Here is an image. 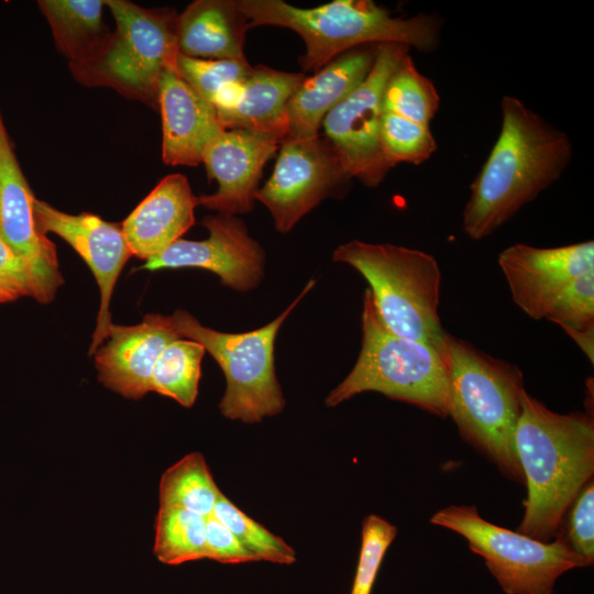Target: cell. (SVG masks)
<instances>
[{
    "mask_svg": "<svg viewBox=\"0 0 594 594\" xmlns=\"http://www.w3.org/2000/svg\"><path fill=\"white\" fill-rule=\"evenodd\" d=\"M364 392H377L430 414L449 416L450 387L442 355L426 343L387 329L369 288L363 296L358 360L346 377L328 394L326 405L336 407Z\"/></svg>",
    "mask_w": 594,
    "mask_h": 594,
    "instance_id": "6",
    "label": "cell"
},
{
    "mask_svg": "<svg viewBox=\"0 0 594 594\" xmlns=\"http://www.w3.org/2000/svg\"><path fill=\"white\" fill-rule=\"evenodd\" d=\"M332 260L352 266L366 279L387 329L441 351L447 331L439 316L441 271L433 255L391 243L352 240L340 244Z\"/></svg>",
    "mask_w": 594,
    "mask_h": 594,
    "instance_id": "5",
    "label": "cell"
},
{
    "mask_svg": "<svg viewBox=\"0 0 594 594\" xmlns=\"http://www.w3.org/2000/svg\"><path fill=\"white\" fill-rule=\"evenodd\" d=\"M34 217L42 234L53 232L65 240L86 262L100 290V306L89 354L108 338L110 301L117 279L132 255L121 227L96 215H69L45 201L34 200Z\"/></svg>",
    "mask_w": 594,
    "mask_h": 594,
    "instance_id": "13",
    "label": "cell"
},
{
    "mask_svg": "<svg viewBox=\"0 0 594 594\" xmlns=\"http://www.w3.org/2000/svg\"><path fill=\"white\" fill-rule=\"evenodd\" d=\"M206 518L187 509L160 506L153 548L157 560L177 565L205 559Z\"/></svg>",
    "mask_w": 594,
    "mask_h": 594,
    "instance_id": "26",
    "label": "cell"
},
{
    "mask_svg": "<svg viewBox=\"0 0 594 594\" xmlns=\"http://www.w3.org/2000/svg\"><path fill=\"white\" fill-rule=\"evenodd\" d=\"M249 20L235 0H198L176 18L178 53L201 59H246Z\"/></svg>",
    "mask_w": 594,
    "mask_h": 594,
    "instance_id": "21",
    "label": "cell"
},
{
    "mask_svg": "<svg viewBox=\"0 0 594 594\" xmlns=\"http://www.w3.org/2000/svg\"><path fill=\"white\" fill-rule=\"evenodd\" d=\"M409 47L397 43L378 44L366 78L324 117V139L350 178L376 187L391 165L381 146L383 92L386 81Z\"/></svg>",
    "mask_w": 594,
    "mask_h": 594,
    "instance_id": "9",
    "label": "cell"
},
{
    "mask_svg": "<svg viewBox=\"0 0 594 594\" xmlns=\"http://www.w3.org/2000/svg\"><path fill=\"white\" fill-rule=\"evenodd\" d=\"M180 77L209 103L229 86L242 82L253 66L246 59H201L177 54Z\"/></svg>",
    "mask_w": 594,
    "mask_h": 594,
    "instance_id": "30",
    "label": "cell"
},
{
    "mask_svg": "<svg viewBox=\"0 0 594 594\" xmlns=\"http://www.w3.org/2000/svg\"><path fill=\"white\" fill-rule=\"evenodd\" d=\"M430 522L465 538L506 594H552L560 575L590 565L564 536L542 542L485 520L475 506H448L435 513Z\"/></svg>",
    "mask_w": 594,
    "mask_h": 594,
    "instance_id": "8",
    "label": "cell"
},
{
    "mask_svg": "<svg viewBox=\"0 0 594 594\" xmlns=\"http://www.w3.org/2000/svg\"><path fill=\"white\" fill-rule=\"evenodd\" d=\"M307 77L264 65L252 68L242 82L238 99L229 109L217 112L224 130L245 129L286 138L285 110L288 100Z\"/></svg>",
    "mask_w": 594,
    "mask_h": 594,
    "instance_id": "22",
    "label": "cell"
},
{
    "mask_svg": "<svg viewBox=\"0 0 594 594\" xmlns=\"http://www.w3.org/2000/svg\"><path fill=\"white\" fill-rule=\"evenodd\" d=\"M377 47L373 44L346 51L307 76L287 102L285 140L317 136L327 113L366 78Z\"/></svg>",
    "mask_w": 594,
    "mask_h": 594,
    "instance_id": "19",
    "label": "cell"
},
{
    "mask_svg": "<svg viewBox=\"0 0 594 594\" xmlns=\"http://www.w3.org/2000/svg\"><path fill=\"white\" fill-rule=\"evenodd\" d=\"M40 3L50 20L68 36L90 34L101 26L105 1L47 0Z\"/></svg>",
    "mask_w": 594,
    "mask_h": 594,
    "instance_id": "32",
    "label": "cell"
},
{
    "mask_svg": "<svg viewBox=\"0 0 594 594\" xmlns=\"http://www.w3.org/2000/svg\"><path fill=\"white\" fill-rule=\"evenodd\" d=\"M571 549L590 564L594 561V484L590 480L580 491L569 513L566 537Z\"/></svg>",
    "mask_w": 594,
    "mask_h": 594,
    "instance_id": "33",
    "label": "cell"
},
{
    "mask_svg": "<svg viewBox=\"0 0 594 594\" xmlns=\"http://www.w3.org/2000/svg\"><path fill=\"white\" fill-rule=\"evenodd\" d=\"M351 179L326 139H287L279 145L272 176L257 188L254 199L267 208L276 230L287 233Z\"/></svg>",
    "mask_w": 594,
    "mask_h": 594,
    "instance_id": "10",
    "label": "cell"
},
{
    "mask_svg": "<svg viewBox=\"0 0 594 594\" xmlns=\"http://www.w3.org/2000/svg\"><path fill=\"white\" fill-rule=\"evenodd\" d=\"M380 139L384 157L391 167L399 163L421 164L437 150L429 125L386 111L382 116Z\"/></svg>",
    "mask_w": 594,
    "mask_h": 594,
    "instance_id": "29",
    "label": "cell"
},
{
    "mask_svg": "<svg viewBox=\"0 0 594 594\" xmlns=\"http://www.w3.org/2000/svg\"><path fill=\"white\" fill-rule=\"evenodd\" d=\"M206 558L224 564L257 561L234 534L212 515L206 518Z\"/></svg>",
    "mask_w": 594,
    "mask_h": 594,
    "instance_id": "34",
    "label": "cell"
},
{
    "mask_svg": "<svg viewBox=\"0 0 594 594\" xmlns=\"http://www.w3.org/2000/svg\"><path fill=\"white\" fill-rule=\"evenodd\" d=\"M280 140L270 133L223 130L207 147L202 163L218 184L211 195L198 197L199 205L219 213L243 215L254 207L263 167L275 154Z\"/></svg>",
    "mask_w": 594,
    "mask_h": 594,
    "instance_id": "16",
    "label": "cell"
},
{
    "mask_svg": "<svg viewBox=\"0 0 594 594\" xmlns=\"http://www.w3.org/2000/svg\"><path fill=\"white\" fill-rule=\"evenodd\" d=\"M24 296L33 297L28 266L0 237V302Z\"/></svg>",
    "mask_w": 594,
    "mask_h": 594,
    "instance_id": "35",
    "label": "cell"
},
{
    "mask_svg": "<svg viewBox=\"0 0 594 594\" xmlns=\"http://www.w3.org/2000/svg\"><path fill=\"white\" fill-rule=\"evenodd\" d=\"M250 28L273 25L296 32L306 46L299 58L304 72L316 73L346 51L364 45L397 43L431 53L441 41L438 14L393 16L372 0H334L302 9L283 0H237Z\"/></svg>",
    "mask_w": 594,
    "mask_h": 594,
    "instance_id": "3",
    "label": "cell"
},
{
    "mask_svg": "<svg viewBox=\"0 0 594 594\" xmlns=\"http://www.w3.org/2000/svg\"><path fill=\"white\" fill-rule=\"evenodd\" d=\"M501 110L498 138L463 210V231L474 241L493 234L557 182L573 155L569 135L520 99L504 96Z\"/></svg>",
    "mask_w": 594,
    "mask_h": 594,
    "instance_id": "1",
    "label": "cell"
},
{
    "mask_svg": "<svg viewBox=\"0 0 594 594\" xmlns=\"http://www.w3.org/2000/svg\"><path fill=\"white\" fill-rule=\"evenodd\" d=\"M440 353L449 377V416L459 433L504 475L522 483L515 450V429L526 392L521 371L448 332Z\"/></svg>",
    "mask_w": 594,
    "mask_h": 594,
    "instance_id": "4",
    "label": "cell"
},
{
    "mask_svg": "<svg viewBox=\"0 0 594 594\" xmlns=\"http://www.w3.org/2000/svg\"><path fill=\"white\" fill-rule=\"evenodd\" d=\"M396 535V526L381 516L372 514L364 518L359 562L350 594H371L383 558Z\"/></svg>",
    "mask_w": 594,
    "mask_h": 594,
    "instance_id": "31",
    "label": "cell"
},
{
    "mask_svg": "<svg viewBox=\"0 0 594 594\" xmlns=\"http://www.w3.org/2000/svg\"><path fill=\"white\" fill-rule=\"evenodd\" d=\"M198 205L186 176L164 177L121 226L132 255L147 261L165 251L194 226Z\"/></svg>",
    "mask_w": 594,
    "mask_h": 594,
    "instance_id": "20",
    "label": "cell"
},
{
    "mask_svg": "<svg viewBox=\"0 0 594 594\" xmlns=\"http://www.w3.org/2000/svg\"><path fill=\"white\" fill-rule=\"evenodd\" d=\"M221 495L199 452L183 457L169 466L160 482V506L177 507L204 517L212 515Z\"/></svg>",
    "mask_w": 594,
    "mask_h": 594,
    "instance_id": "23",
    "label": "cell"
},
{
    "mask_svg": "<svg viewBox=\"0 0 594 594\" xmlns=\"http://www.w3.org/2000/svg\"><path fill=\"white\" fill-rule=\"evenodd\" d=\"M182 337L169 316L148 314L134 326H110L108 342L95 354L99 381L113 392L139 399L151 392L154 365L163 350Z\"/></svg>",
    "mask_w": 594,
    "mask_h": 594,
    "instance_id": "17",
    "label": "cell"
},
{
    "mask_svg": "<svg viewBox=\"0 0 594 594\" xmlns=\"http://www.w3.org/2000/svg\"><path fill=\"white\" fill-rule=\"evenodd\" d=\"M382 106L383 111L430 127L440 97L432 80L422 75L406 54L386 81Z\"/></svg>",
    "mask_w": 594,
    "mask_h": 594,
    "instance_id": "25",
    "label": "cell"
},
{
    "mask_svg": "<svg viewBox=\"0 0 594 594\" xmlns=\"http://www.w3.org/2000/svg\"><path fill=\"white\" fill-rule=\"evenodd\" d=\"M515 450L527 485L525 514L516 531L549 542L560 535L563 515L592 480L593 417L554 413L525 392Z\"/></svg>",
    "mask_w": 594,
    "mask_h": 594,
    "instance_id": "2",
    "label": "cell"
},
{
    "mask_svg": "<svg viewBox=\"0 0 594 594\" xmlns=\"http://www.w3.org/2000/svg\"><path fill=\"white\" fill-rule=\"evenodd\" d=\"M205 348L190 339L170 342L157 359L151 377V392L191 407L198 395Z\"/></svg>",
    "mask_w": 594,
    "mask_h": 594,
    "instance_id": "24",
    "label": "cell"
},
{
    "mask_svg": "<svg viewBox=\"0 0 594 594\" xmlns=\"http://www.w3.org/2000/svg\"><path fill=\"white\" fill-rule=\"evenodd\" d=\"M201 224L209 237L201 241L179 239L142 268L198 267L218 275L223 285L238 292L258 286L264 276L265 253L250 237L245 223L233 215L206 217Z\"/></svg>",
    "mask_w": 594,
    "mask_h": 594,
    "instance_id": "11",
    "label": "cell"
},
{
    "mask_svg": "<svg viewBox=\"0 0 594 594\" xmlns=\"http://www.w3.org/2000/svg\"><path fill=\"white\" fill-rule=\"evenodd\" d=\"M314 285L311 279L278 317L248 332L213 330L183 309L169 316L172 327L182 338L200 343L220 365L227 385L219 409L226 418L254 424L284 409L285 398L275 374V339L285 319Z\"/></svg>",
    "mask_w": 594,
    "mask_h": 594,
    "instance_id": "7",
    "label": "cell"
},
{
    "mask_svg": "<svg viewBox=\"0 0 594 594\" xmlns=\"http://www.w3.org/2000/svg\"><path fill=\"white\" fill-rule=\"evenodd\" d=\"M497 262L514 302L532 319H546L571 282L594 268V242L556 248L515 243L501 251Z\"/></svg>",
    "mask_w": 594,
    "mask_h": 594,
    "instance_id": "14",
    "label": "cell"
},
{
    "mask_svg": "<svg viewBox=\"0 0 594 594\" xmlns=\"http://www.w3.org/2000/svg\"><path fill=\"white\" fill-rule=\"evenodd\" d=\"M156 92L164 163L172 166L202 163L207 147L224 130L216 109L180 77L175 64L160 75Z\"/></svg>",
    "mask_w": 594,
    "mask_h": 594,
    "instance_id": "18",
    "label": "cell"
},
{
    "mask_svg": "<svg viewBox=\"0 0 594 594\" xmlns=\"http://www.w3.org/2000/svg\"><path fill=\"white\" fill-rule=\"evenodd\" d=\"M546 319L558 323L593 363L594 268L587 270L571 282Z\"/></svg>",
    "mask_w": 594,
    "mask_h": 594,
    "instance_id": "27",
    "label": "cell"
},
{
    "mask_svg": "<svg viewBox=\"0 0 594 594\" xmlns=\"http://www.w3.org/2000/svg\"><path fill=\"white\" fill-rule=\"evenodd\" d=\"M117 22L118 38L105 63L117 80L141 91L156 90L162 72L178 54L176 18L122 0L105 1Z\"/></svg>",
    "mask_w": 594,
    "mask_h": 594,
    "instance_id": "15",
    "label": "cell"
},
{
    "mask_svg": "<svg viewBox=\"0 0 594 594\" xmlns=\"http://www.w3.org/2000/svg\"><path fill=\"white\" fill-rule=\"evenodd\" d=\"M212 516L228 527L257 561L278 564H293L296 561L295 550L283 538L248 516L222 493Z\"/></svg>",
    "mask_w": 594,
    "mask_h": 594,
    "instance_id": "28",
    "label": "cell"
},
{
    "mask_svg": "<svg viewBox=\"0 0 594 594\" xmlns=\"http://www.w3.org/2000/svg\"><path fill=\"white\" fill-rule=\"evenodd\" d=\"M34 200L0 117V237L28 266L33 298L48 304L63 277L54 244L37 229Z\"/></svg>",
    "mask_w": 594,
    "mask_h": 594,
    "instance_id": "12",
    "label": "cell"
}]
</instances>
